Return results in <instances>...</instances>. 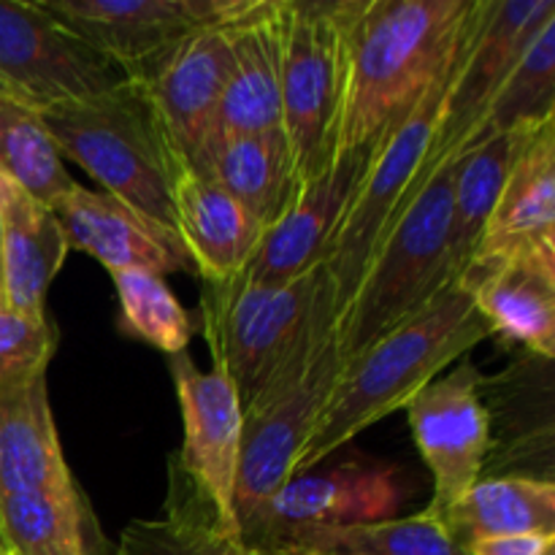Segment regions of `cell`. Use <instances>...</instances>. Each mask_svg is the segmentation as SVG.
Listing matches in <instances>:
<instances>
[{
  "instance_id": "6da1fadb",
  "label": "cell",
  "mask_w": 555,
  "mask_h": 555,
  "mask_svg": "<svg viewBox=\"0 0 555 555\" xmlns=\"http://www.w3.org/2000/svg\"><path fill=\"white\" fill-rule=\"evenodd\" d=\"M475 0H352L334 157L369 150L459 47Z\"/></svg>"
},
{
  "instance_id": "7a4b0ae2",
  "label": "cell",
  "mask_w": 555,
  "mask_h": 555,
  "mask_svg": "<svg viewBox=\"0 0 555 555\" xmlns=\"http://www.w3.org/2000/svg\"><path fill=\"white\" fill-rule=\"evenodd\" d=\"M486 339H491V328L477 312L469 280L448 282L421 312L341 366L293 477L309 475L369 426L404 410L450 363Z\"/></svg>"
},
{
  "instance_id": "3957f363",
  "label": "cell",
  "mask_w": 555,
  "mask_h": 555,
  "mask_svg": "<svg viewBox=\"0 0 555 555\" xmlns=\"http://www.w3.org/2000/svg\"><path fill=\"white\" fill-rule=\"evenodd\" d=\"M336 314L334 282L323 266L287 285L231 280L204 285L201 293V328L211 363L228 372L242 412L336 334Z\"/></svg>"
},
{
  "instance_id": "277c9868",
  "label": "cell",
  "mask_w": 555,
  "mask_h": 555,
  "mask_svg": "<svg viewBox=\"0 0 555 555\" xmlns=\"http://www.w3.org/2000/svg\"><path fill=\"white\" fill-rule=\"evenodd\" d=\"M459 157L434 163L336 318V352L341 366L421 312L448 282L459 280L450 274L453 179Z\"/></svg>"
},
{
  "instance_id": "5b68a950",
  "label": "cell",
  "mask_w": 555,
  "mask_h": 555,
  "mask_svg": "<svg viewBox=\"0 0 555 555\" xmlns=\"http://www.w3.org/2000/svg\"><path fill=\"white\" fill-rule=\"evenodd\" d=\"M480 11L482 0H475L464 36L444 63V68L439 70L431 87L423 92L421 101L412 106V112L401 117L388 133L379 135L377 144L369 152L366 168L358 179L356 193H352L323 258V269L328 271L331 282H334L339 312L352 298L363 271L369 269L374 253L388 236L390 225L399 220L406 201L421 188L434 163H439L431 160V155L439 144V135H442L450 95H453L455 79L461 74L472 36H475Z\"/></svg>"
},
{
  "instance_id": "8992f818",
  "label": "cell",
  "mask_w": 555,
  "mask_h": 555,
  "mask_svg": "<svg viewBox=\"0 0 555 555\" xmlns=\"http://www.w3.org/2000/svg\"><path fill=\"white\" fill-rule=\"evenodd\" d=\"M63 160H74L103 193L173 228L171 160L155 117L133 81H119L106 95L41 112Z\"/></svg>"
},
{
  "instance_id": "52a82bcc",
  "label": "cell",
  "mask_w": 555,
  "mask_h": 555,
  "mask_svg": "<svg viewBox=\"0 0 555 555\" xmlns=\"http://www.w3.org/2000/svg\"><path fill=\"white\" fill-rule=\"evenodd\" d=\"M352 0H282V133L298 179L334 160Z\"/></svg>"
},
{
  "instance_id": "ba28073f",
  "label": "cell",
  "mask_w": 555,
  "mask_h": 555,
  "mask_svg": "<svg viewBox=\"0 0 555 555\" xmlns=\"http://www.w3.org/2000/svg\"><path fill=\"white\" fill-rule=\"evenodd\" d=\"M339 372L334 334L304 366L282 377L242 412V455L236 480V518L242 537L253 531L271 499L296 472L298 455L334 393Z\"/></svg>"
},
{
  "instance_id": "9c48e42d",
  "label": "cell",
  "mask_w": 555,
  "mask_h": 555,
  "mask_svg": "<svg viewBox=\"0 0 555 555\" xmlns=\"http://www.w3.org/2000/svg\"><path fill=\"white\" fill-rule=\"evenodd\" d=\"M65 33L128 81L201 27L242 16L253 0H36Z\"/></svg>"
},
{
  "instance_id": "30bf717a",
  "label": "cell",
  "mask_w": 555,
  "mask_h": 555,
  "mask_svg": "<svg viewBox=\"0 0 555 555\" xmlns=\"http://www.w3.org/2000/svg\"><path fill=\"white\" fill-rule=\"evenodd\" d=\"M168 366L182 415V450L173 459L211 509L217 529L231 540H244L236 518L244 426L236 388L225 369L211 363V372H201L188 352L168 358Z\"/></svg>"
},
{
  "instance_id": "8fae6325",
  "label": "cell",
  "mask_w": 555,
  "mask_h": 555,
  "mask_svg": "<svg viewBox=\"0 0 555 555\" xmlns=\"http://www.w3.org/2000/svg\"><path fill=\"white\" fill-rule=\"evenodd\" d=\"M480 390L482 374L466 361L428 383L404 406L417 453L434 477L426 513L437 520L482 480L491 450V412Z\"/></svg>"
},
{
  "instance_id": "7c38bea8",
  "label": "cell",
  "mask_w": 555,
  "mask_h": 555,
  "mask_svg": "<svg viewBox=\"0 0 555 555\" xmlns=\"http://www.w3.org/2000/svg\"><path fill=\"white\" fill-rule=\"evenodd\" d=\"M0 79L20 101L43 112L106 95L122 76L38 3L0 0Z\"/></svg>"
},
{
  "instance_id": "4fadbf2b",
  "label": "cell",
  "mask_w": 555,
  "mask_h": 555,
  "mask_svg": "<svg viewBox=\"0 0 555 555\" xmlns=\"http://www.w3.org/2000/svg\"><path fill=\"white\" fill-rule=\"evenodd\" d=\"M236 20L217 22L190 33L141 79L133 81L155 117L171 163H184V166L198 163L231 70Z\"/></svg>"
},
{
  "instance_id": "5bb4252c",
  "label": "cell",
  "mask_w": 555,
  "mask_h": 555,
  "mask_svg": "<svg viewBox=\"0 0 555 555\" xmlns=\"http://www.w3.org/2000/svg\"><path fill=\"white\" fill-rule=\"evenodd\" d=\"M399 504V472L393 466L347 461L314 477H291L244 542L274 553L304 529L396 518Z\"/></svg>"
},
{
  "instance_id": "9a60e30c",
  "label": "cell",
  "mask_w": 555,
  "mask_h": 555,
  "mask_svg": "<svg viewBox=\"0 0 555 555\" xmlns=\"http://www.w3.org/2000/svg\"><path fill=\"white\" fill-rule=\"evenodd\" d=\"M553 16L555 0H482L434 155L450 157L469 150L499 87Z\"/></svg>"
},
{
  "instance_id": "2e32d148",
  "label": "cell",
  "mask_w": 555,
  "mask_h": 555,
  "mask_svg": "<svg viewBox=\"0 0 555 555\" xmlns=\"http://www.w3.org/2000/svg\"><path fill=\"white\" fill-rule=\"evenodd\" d=\"M369 152L372 146L334 157L318 177L304 182L285 215L266 228L253 260L236 280L276 287L323 266L325 249L356 193Z\"/></svg>"
},
{
  "instance_id": "e0dca14e",
  "label": "cell",
  "mask_w": 555,
  "mask_h": 555,
  "mask_svg": "<svg viewBox=\"0 0 555 555\" xmlns=\"http://www.w3.org/2000/svg\"><path fill=\"white\" fill-rule=\"evenodd\" d=\"M282 0H255L236 22L231 70L204 141L198 168L217 144L282 130Z\"/></svg>"
},
{
  "instance_id": "ac0fdd59",
  "label": "cell",
  "mask_w": 555,
  "mask_h": 555,
  "mask_svg": "<svg viewBox=\"0 0 555 555\" xmlns=\"http://www.w3.org/2000/svg\"><path fill=\"white\" fill-rule=\"evenodd\" d=\"M68 249L90 255L106 271L144 269L152 274L193 271L182 242L171 228L141 215L103 190L74 184L52 206Z\"/></svg>"
},
{
  "instance_id": "d6986e66",
  "label": "cell",
  "mask_w": 555,
  "mask_h": 555,
  "mask_svg": "<svg viewBox=\"0 0 555 555\" xmlns=\"http://www.w3.org/2000/svg\"><path fill=\"white\" fill-rule=\"evenodd\" d=\"M173 228L204 285L236 280L253 260L263 225L206 173L171 163Z\"/></svg>"
},
{
  "instance_id": "ffe728a7",
  "label": "cell",
  "mask_w": 555,
  "mask_h": 555,
  "mask_svg": "<svg viewBox=\"0 0 555 555\" xmlns=\"http://www.w3.org/2000/svg\"><path fill=\"white\" fill-rule=\"evenodd\" d=\"M464 276L491 336L551 361L555 356V244L520 249L488 269L464 271Z\"/></svg>"
},
{
  "instance_id": "44dd1931",
  "label": "cell",
  "mask_w": 555,
  "mask_h": 555,
  "mask_svg": "<svg viewBox=\"0 0 555 555\" xmlns=\"http://www.w3.org/2000/svg\"><path fill=\"white\" fill-rule=\"evenodd\" d=\"M537 244H555V117L515 155L466 271L488 269Z\"/></svg>"
},
{
  "instance_id": "7402d4cb",
  "label": "cell",
  "mask_w": 555,
  "mask_h": 555,
  "mask_svg": "<svg viewBox=\"0 0 555 555\" xmlns=\"http://www.w3.org/2000/svg\"><path fill=\"white\" fill-rule=\"evenodd\" d=\"M79 491L49 406L47 372L0 383V496Z\"/></svg>"
},
{
  "instance_id": "603a6c76",
  "label": "cell",
  "mask_w": 555,
  "mask_h": 555,
  "mask_svg": "<svg viewBox=\"0 0 555 555\" xmlns=\"http://www.w3.org/2000/svg\"><path fill=\"white\" fill-rule=\"evenodd\" d=\"M3 215V301L25 314H47V293L70 253L52 209L0 177Z\"/></svg>"
},
{
  "instance_id": "cb8c5ba5",
  "label": "cell",
  "mask_w": 555,
  "mask_h": 555,
  "mask_svg": "<svg viewBox=\"0 0 555 555\" xmlns=\"http://www.w3.org/2000/svg\"><path fill=\"white\" fill-rule=\"evenodd\" d=\"M195 171L215 179L263 225V231L285 215L301 190L293 150L282 130L222 141Z\"/></svg>"
},
{
  "instance_id": "d4e9b609",
  "label": "cell",
  "mask_w": 555,
  "mask_h": 555,
  "mask_svg": "<svg viewBox=\"0 0 555 555\" xmlns=\"http://www.w3.org/2000/svg\"><path fill=\"white\" fill-rule=\"evenodd\" d=\"M439 524L461 547L486 537L555 534V482L551 477H488Z\"/></svg>"
},
{
  "instance_id": "484cf974",
  "label": "cell",
  "mask_w": 555,
  "mask_h": 555,
  "mask_svg": "<svg viewBox=\"0 0 555 555\" xmlns=\"http://www.w3.org/2000/svg\"><path fill=\"white\" fill-rule=\"evenodd\" d=\"M168 475L171 480L160 518L130 520L114 555H280L222 534L177 459L168 461Z\"/></svg>"
},
{
  "instance_id": "4316f807",
  "label": "cell",
  "mask_w": 555,
  "mask_h": 555,
  "mask_svg": "<svg viewBox=\"0 0 555 555\" xmlns=\"http://www.w3.org/2000/svg\"><path fill=\"white\" fill-rule=\"evenodd\" d=\"M0 540L14 555H106L81 491L0 496Z\"/></svg>"
},
{
  "instance_id": "83f0119b",
  "label": "cell",
  "mask_w": 555,
  "mask_h": 555,
  "mask_svg": "<svg viewBox=\"0 0 555 555\" xmlns=\"http://www.w3.org/2000/svg\"><path fill=\"white\" fill-rule=\"evenodd\" d=\"M540 125L542 122L486 135L455 163L453 231H450V274L453 276H464V271L469 269L472 255L480 244L504 177H507L520 146Z\"/></svg>"
},
{
  "instance_id": "f1b7e54d",
  "label": "cell",
  "mask_w": 555,
  "mask_h": 555,
  "mask_svg": "<svg viewBox=\"0 0 555 555\" xmlns=\"http://www.w3.org/2000/svg\"><path fill=\"white\" fill-rule=\"evenodd\" d=\"M280 555H466L423 509L410 518L304 529L282 542Z\"/></svg>"
},
{
  "instance_id": "f546056e",
  "label": "cell",
  "mask_w": 555,
  "mask_h": 555,
  "mask_svg": "<svg viewBox=\"0 0 555 555\" xmlns=\"http://www.w3.org/2000/svg\"><path fill=\"white\" fill-rule=\"evenodd\" d=\"M0 177L47 209L76 184L41 112L16 98H0Z\"/></svg>"
},
{
  "instance_id": "4dcf8cb0",
  "label": "cell",
  "mask_w": 555,
  "mask_h": 555,
  "mask_svg": "<svg viewBox=\"0 0 555 555\" xmlns=\"http://www.w3.org/2000/svg\"><path fill=\"white\" fill-rule=\"evenodd\" d=\"M551 117H555V16L540 27L513 74L499 87L469 150L486 135L545 122Z\"/></svg>"
},
{
  "instance_id": "1f68e13d",
  "label": "cell",
  "mask_w": 555,
  "mask_h": 555,
  "mask_svg": "<svg viewBox=\"0 0 555 555\" xmlns=\"http://www.w3.org/2000/svg\"><path fill=\"white\" fill-rule=\"evenodd\" d=\"M108 274L117 291L119 325L125 334L146 341L168 358L188 352L193 323L168 287L166 276L144 269H119Z\"/></svg>"
},
{
  "instance_id": "d6a6232c",
  "label": "cell",
  "mask_w": 555,
  "mask_h": 555,
  "mask_svg": "<svg viewBox=\"0 0 555 555\" xmlns=\"http://www.w3.org/2000/svg\"><path fill=\"white\" fill-rule=\"evenodd\" d=\"M57 352V331L47 314H25L0 301V383L47 372Z\"/></svg>"
},
{
  "instance_id": "836d02e7",
  "label": "cell",
  "mask_w": 555,
  "mask_h": 555,
  "mask_svg": "<svg viewBox=\"0 0 555 555\" xmlns=\"http://www.w3.org/2000/svg\"><path fill=\"white\" fill-rule=\"evenodd\" d=\"M466 555H555V534L486 537L464 547Z\"/></svg>"
},
{
  "instance_id": "e575fe53",
  "label": "cell",
  "mask_w": 555,
  "mask_h": 555,
  "mask_svg": "<svg viewBox=\"0 0 555 555\" xmlns=\"http://www.w3.org/2000/svg\"><path fill=\"white\" fill-rule=\"evenodd\" d=\"M0 301H3V215H0Z\"/></svg>"
},
{
  "instance_id": "d590c367",
  "label": "cell",
  "mask_w": 555,
  "mask_h": 555,
  "mask_svg": "<svg viewBox=\"0 0 555 555\" xmlns=\"http://www.w3.org/2000/svg\"><path fill=\"white\" fill-rule=\"evenodd\" d=\"M0 98H16V95H14V92H11V87H9V85H5V81H3V79H0ZM16 101H20V98H16Z\"/></svg>"
},
{
  "instance_id": "8d00e7d4",
  "label": "cell",
  "mask_w": 555,
  "mask_h": 555,
  "mask_svg": "<svg viewBox=\"0 0 555 555\" xmlns=\"http://www.w3.org/2000/svg\"><path fill=\"white\" fill-rule=\"evenodd\" d=\"M0 555H14V553H9V551H0Z\"/></svg>"
},
{
  "instance_id": "74e56055",
  "label": "cell",
  "mask_w": 555,
  "mask_h": 555,
  "mask_svg": "<svg viewBox=\"0 0 555 555\" xmlns=\"http://www.w3.org/2000/svg\"><path fill=\"white\" fill-rule=\"evenodd\" d=\"M0 551H5V547H3V540H0Z\"/></svg>"
}]
</instances>
